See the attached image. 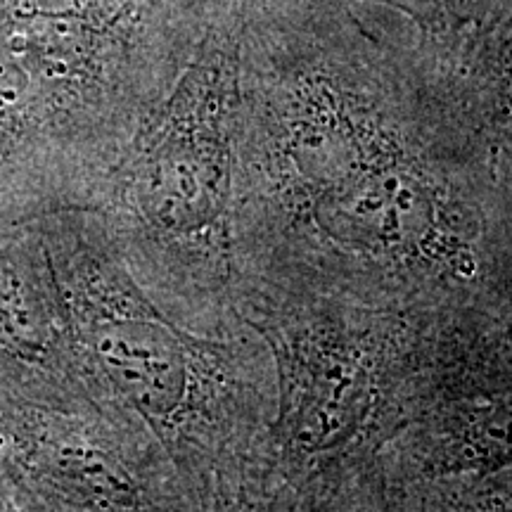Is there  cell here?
<instances>
[{
    "instance_id": "1",
    "label": "cell",
    "mask_w": 512,
    "mask_h": 512,
    "mask_svg": "<svg viewBox=\"0 0 512 512\" xmlns=\"http://www.w3.org/2000/svg\"><path fill=\"white\" fill-rule=\"evenodd\" d=\"M245 3L204 36L197 60L136 166L140 207L147 219L169 233H216L233 204L238 188L240 29Z\"/></svg>"
},
{
    "instance_id": "2",
    "label": "cell",
    "mask_w": 512,
    "mask_h": 512,
    "mask_svg": "<svg viewBox=\"0 0 512 512\" xmlns=\"http://www.w3.org/2000/svg\"><path fill=\"white\" fill-rule=\"evenodd\" d=\"M278 444L294 456L335 451L366 425L375 401L368 351L344 335L309 332L280 354Z\"/></svg>"
},
{
    "instance_id": "3",
    "label": "cell",
    "mask_w": 512,
    "mask_h": 512,
    "mask_svg": "<svg viewBox=\"0 0 512 512\" xmlns=\"http://www.w3.org/2000/svg\"><path fill=\"white\" fill-rule=\"evenodd\" d=\"M432 55L467 131L484 150L512 147V0H498L456 46Z\"/></svg>"
},
{
    "instance_id": "4",
    "label": "cell",
    "mask_w": 512,
    "mask_h": 512,
    "mask_svg": "<svg viewBox=\"0 0 512 512\" xmlns=\"http://www.w3.org/2000/svg\"><path fill=\"white\" fill-rule=\"evenodd\" d=\"M93 347L107 375L138 411L171 420L190 399L188 344L159 320L112 316L93 325Z\"/></svg>"
},
{
    "instance_id": "5",
    "label": "cell",
    "mask_w": 512,
    "mask_h": 512,
    "mask_svg": "<svg viewBox=\"0 0 512 512\" xmlns=\"http://www.w3.org/2000/svg\"><path fill=\"white\" fill-rule=\"evenodd\" d=\"M439 472H491L512 465V394L460 415L434 458Z\"/></svg>"
},
{
    "instance_id": "6",
    "label": "cell",
    "mask_w": 512,
    "mask_h": 512,
    "mask_svg": "<svg viewBox=\"0 0 512 512\" xmlns=\"http://www.w3.org/2000/svg\"><path fill=\"white\" fill-rule=\"evenodd\" d=\"M384 8L406 19L437 53H446L489 12L498 0H349Z\"/></svg>"
}]
</instances>
